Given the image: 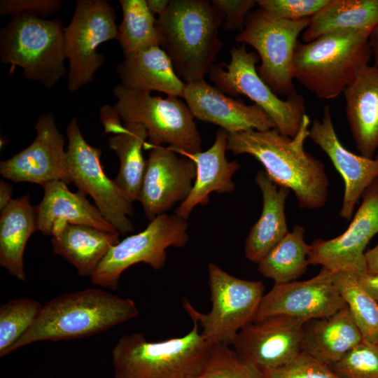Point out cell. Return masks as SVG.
<instances>
[{
  "mask_svg": "<svg viewBox=\"0 0 378 378\" xmlns=\"http://www.w3.org/2000/svg\"><path fill=\"white\" fill-rule=\"evenodd\" d=\"M309 126L306 114L293 137L275 128L227 134V148L234 155L255 158L273 182L293 192L300 208H321L328 199L329 182L323 163L304 150Z\"/></svg>",
  "mask_w": 378,
  "mask_h": 378,
  "instance_id": "1",
  "label": "cell"
},
{
  "mask_svg": "<svg viewBox=\"0 0 378 378\" xmlns=\"http://www.w3.org/2000/svg\"><path fill=\"white\" fill-rule=\"evenodd\" d=\"M136 304L99 288H88L46 302L30 328L10 353L41 341L83 338L105 331L139 315Z\"/></svg>",
  "mask_w": 378,
  "mask_h": 378,
  "instance_id": "2",
  "label": "cell"
},
{
  "mask_svg": "<svg viewBox=\"0 0 378 378\" xmlns=\"http://www.w3.org/2000/svg\"><path fill=\"white\" fill-rule=\"evenodd\" d=\"M224 15L207 0H170L158 16L160 47L186 83L204 80L223 43L218 30Z\"/></svg>",
  "mask_w": 378,
  "mask_h": 378,
  "instance_id": "3",
  "label": "cell"
},
{
  "mask_svg": "<svg viewBox=\"0 0 378 378\" xmlns=\"http://www.w3.org/2000/svg\"><path fill=\"white\" fill-rule=\"evenodd\" d=\"M368 29H342L316 39L298 41L293 57V78L323 99L344 93L372 55Z\"/></svg>",
  "mask_w": 378,
  "mask_h": 378,
  "instance_id": "4",
  "label": "cell"
},
{
  "mask_svg": "<svg viewBox=\"0 0 378 378\" xmlns=\"http://www.w3.org/2000/svg\"><path fill=\"white\" fill-rule=\"evenodd\" d=\"M192 323L187 334L159 342L148 341L139 332L120 337L112 350L114 378H194L212 344Z\"/></svg>",
  "mask_w": 378,
  "mask_h": 378,
  "instance_id": "5",
  "label": "cell"
},
{
  "mask_svg": "<svg viewBox=\"0 0 378 378\" xmlns=\"http://www.w3.org/2000/svg\"><path fill=\"white\" fill-rule=\"evenodd\" d=\"M62 22L31 15L12 16L0 30V61L18 66L27 80L50 89L67 74Z\"/></svg>",
  "mask_w": 378,
  "mask_h": 378,
  "instance_id": "6",
  "label": "cell"
},
{
  "mask_svg": "<svg viewBox=\"0 0 378 378\" xmlns=\"http://www.w3.org/2000/svg\"><path fill=\"white\" fill-rule=\"evenodd\" d=\"M113 93L114 105L124 123L142 125L147 131V148L162 144L177 153L195 154L202 151V139L190 110L175 97L163 98L150 92L132 90L118 84Z\"/></svg>",
  "mask_w": 378,
  "mask_h": 378,
  "instance_id": "7",
  "label": "cell"
},
{
  "mask_svg": "<svg viewBox=\"0 0 378 378\" xmlns=\"http://www.w3.org/2000/svg\"><path fill=\"white\" fill-rule=\"evenodd\" d=\"M208 276L211 310L202 313L186 300L183 306L207 341L231 345L239 330L254 320L265 286L232 276L213 262L208 265Z\"/></svg>",
  "mask_w": 378,
  "mask_h": 378,
  "instance_id": "8",
  "label": "cell"
},
{
  "mask_svg": "<svg viewBox=\"0 0 378 378\" xmlns=\"http://www.w3.org/2000/svg\"><path fill=\"white\" fill-rule=\"evenodd\" d=\"M310 18L288 20L274 18L261 8L251 12L236 41L252 46L261 61L256 68L265 83L278 95L297 94L293 83V57L298 36Z\"/></svg>",
  "mask_w": 378,
  "mask_h": 378,
  "instance_id": "9",
  "label": "cell"
},
{
  "mask_svg": "<svg viewBox=\"0 0 378 378\" xmlns=\"http://www.w3.org/2000/svg\"><path fill=\"white\" fill-rule=\"evenodd\" d=\"M230 53V62L214 66L209 73V79L224 94L249 98L267 113L280 133L295 136L306 115L303 97L297 93L285 100L279 98L257 72L259 56L248 51L244 45L232 47Z\"/></svg>",
  "mask_w": 378,
  "mask_h": 378,
  "instance_id": "10",
  "label": "cell"
},
{
  "mask_svg": "<svg viewBox=\"0 0 378 378\" xmlns=\"http://www.w3.org/2000/svg\"><path fill=\"white\" fill-rule=\"evenodd\" d=\"M187 220L175 214H163L150 221L141 232L127 237L113 245L91 275V282L116 290L125 270L137 263L154 270L162 269L167 261V249L181 248L188 241Z\"/></svg>",
  "mask_w": 378,
  "mask_h": 378,
  "instance_id": "11",
  "label": "cell"
},
{
  "mask_svg": "<svg viewBox=\"0 0 378 378\" xmlns=\"http://www.w3.org/2000/svg\"><path fill=\"white\" fill-rule=\"evenodd\" d=\"M115 13L106 0H78L69 24L64 27V44L69 63L67 87L76 92L94 79L104 63L97 51L103 43L117 39Z\"/></svg>",
  "mask_w": 378,
  "mask_h": 378,
  "instance_id": "12",
  "label": "cell"
},
{
  "mask_svg": "<svg viewBox=\"0 0 378 378\" xmlns=\"http://www.w3.org/2000/svg\"><path fill=\"white\" fill-rule=\"evenodd\" d=\"M66 135V163L71 183L93 199L103 217L120 234L134 231L130 218L133 216L132 204L113 179L105 174L100 160L101 149L85 140L76 118H73L68 125Z\"/></svg>",
  "mask_w": 378,
  "mask_h": 378,
  "instance_id": "13",
  "label": "cell"
},
{
  "mask_svg": "<svg viewBox=\"0 0 378 378\" xmlns=\"http://www.w3.org/2000/svg\"><path fill=\"white\" fill-rule=\"evenodd\" d=\"M305 321L276 315L242 328L231 346L239 357L262 373L292 361L300 352Z\"/></svg>",
  "mask_w": 378,
  "mask_h": 378,
  "instance_id": "14",
  "label": "cell"
},
{
  "mask_svg": "<svg viewBox=\"0 0 378 378\" xmlns=\"http://www.w3.org/2000/svg\"><path fill=\"white\" fill-rule=\"evenodd\" d=\"M362 202L347 229L328 240L311 244L309 265H319L332 272L365 273V249L378 234V176L362 195Z\"/></svg>",
  "mask_w": 378,
  "mask_h": 378,
  "instance_id": "15",
  "label": "cell"
},
{
  "mask_svg": "<svg viewBox=\"0 0 378 378\" xmlns=\"http://www.w3.org/2000/svg\"><path fill=\"white\" fill-rule=\"evenodd\" d=\"M345 307L332 272L322 267L309 279L274 284L264 294L253 321L283 315L307 322L330 316Z\"/></svg>",
  "mask_w": 378,
  "mask_h": 378,
  "instance_id": "16",
  "label": "cell"
},
{
  "mask_svg": "<svg viewBox=\"0 0 378 378\" xmlns=\"http://www.w3.org/2000/svg\"><path fill=\"white\" fill-rule=\"evenodd\" d=\"M32 143L12 158L0 162V174L14 183L29 182L41 186L53 181L71 183L64 150V137L52 112L40 114Z\"/></svg>",
  "mask_w": 378,
  "mask_h": 378,
  "instance_id": "17",
  "label": "cell"
},
{
  "mask_svg": "<svg viewBox=\"0 0 378 378\" xmlns=\"http://www.w3.org/2000/svg\"><path fill=\"white\" fill-rule=\"evenodd\" d=\"M150 149L139 199L149 221L183 202L196 176V166L191 159L179 156L169 146Z\"/></svg>",
  "mask_w": 378,
  "mask_h": 378,
  "instance_id": "18",
  "label": "cell"
},
{
  "mask_svg": "<svg viewBox=\"0 0 378 378\" xmlns=\"http://www.w3.org/2000/svg\"><path fill=\"white\" fill-rule=\"evenodd\" d=\"M182 98L194 118L218 125L227 134L276 129L259 106L228 97L205 80L186 84Z\"/></svg>",
  "mask_w": 378,
  "mask_h": 378,
  "instance_id": "19",
  "label": "cell"
},
{
  "mask_svg": "<svg viewBox=\"0 0 378 378\" xmlns=\"http://www.w3.org/2000/svg\"><path fill=\"white\" fill-rule=\"evenodd\" d=\"M309 138L326 153L344 180L340 216L349 220L358 200L378 176V160L356 155L342 145L335 130L329 105L323 107L321 120L313 121Z\"/></svg>",
  "mask_w": 378,
  "mask_h": 378,
  "instance_id": "20",
  "label": "cell"
},
{
  "mask_svg": "<svg viewBox=\"0 0 378 378\" xmlns=\"http://www.w3.org/2000/svg\"><path fill=\"white\" fill-rule=\"evenodd\" d=\"M44 190L41 202L36 206L38 230L45 235L59 234L67 224L84 225L114 232L117 230L92 205L80 190L70 191L62 181H53L42 186Z\"/></svg>",
  "mask_w": 378,
  "mask_h": 378,
  "instance_id": "21",
  "label": "cell"
},
{
  "mask_svg": "<svg viewBox=\"0 0 378 378\" xmlns=\"http://www.w3.org/2000/svg\"><path fill=\"white\" fill-rule=\"evenodd\" d=\"M227 133L219 130L213 145L206 151L184 155L191 159L196 166V176L188 197L175 210L174 214L187 220L197 205H206L212 192H232L235 189L232 176L239 169L237 161H228L225 156L227 150Z\"/></svg>",
  "mask_w": 378,
  "mask_h": 378,
  "instance_id": "22",
  "label": "cell"
},
{
  "mask_svg": "<svg viewBox=\"0 0 378 378\" xmlns=\"http://www.w3.org/2000/svg\"><path fill=\"white\" fill-rule=\"evenodd\" d=\"M343 94L356 147L361 155L372 158L378 148V66L361 69Z\"/></svg>",
  "mask_w": 378,
  "mask_h": 378,
  "instance_id": "23",
  "label": "cell"
},
{
  "mask_svg": "<svg viewBox=\"0 0 378 378\" xmlns=\"http://www.w3.org/2000/svg\"><path fill=\"white\" fill-rule=\"evenodd\" d=\"M255 181L262 192V210L246 238L244 254L258 264L290 232L285 214L290 190L277 186L262 170L257 172Z\"/></svg>",
  "mask_w": 378,
  "mask_h": 378,
  "instance_id": "24",
  "label": "cell"
},
{
  "mask_svg": "<svg viewBox=\"0 0 378 378\" xmlns=\"http://www.w3.org/2000/svg\"><path fill=\"white\" fill-rule=\"evenodd\" d=\"M363 340L347 307L305 323L301 351L330 366Z\"/></svg>",
  "mask_w": 378,
  "mask_h": 378,
  "instance_id": "25",
  "label": "cell"
},
{
  "mask_svg": "<svg viewBox=\"0 0 378 378\" xmlns=\"http://www.w3.org/2000/svg\"><path fill=\"white\" fill-rule=\"evenodd\" d=\"M124 57L116 67L120 84L132 90L158 91L168 97L182 98L186 84L178 76L169 56L160 46Z\"/></svg>",
  "mask_w": 378,
  "mask_h": 378,
  "instance_id": "26",
  "label": "cell"
},
{
  "mask_svg": "<svg viewBox=\"0 0 378 378\" xmlns=\"http://www.w3.org/2000/svg\"><path fill=\"white\" fill-rule=\"evenodd\" d=\"M38 230L36 206L29 195L13 199L1 211L0 265L20 281L27 279L24 270V252L30 236Z\"/></svg>",
  "mask_w": 378,
  "mask_h": 378,
  "instance_id": "27",
  "label": "cell"
},
{
  "mask_svg": "<svg viewBox=\"0 0 378 378\" xmlns=\"http://www.w3.org/2000/svg\"><path fill=\"white\" fill-rule=\"evenodd\" d=\"M119 237L118 232L67 224L59 234L52 237L51 244L53 253L71 264L78 275L90 277Z\"/></svg>",
  "mask_w": 378,
  "mask_h": 378,
  "instance_id": "28",
  "label": "cell"
},
{
  "mask_svg": "<svg viewBox=\"0 0 378 378\" xmlns=\"http://www.w3.org/2000/svg\"><path fill=\"white\" fill-rule=\"evenodd\" d=\"M378 25V0H331L310 18L302 34V42H311L337 29L372 31Z\"/></svg>",
  "mask_w": 378,
  "mask_h": 378,
  "instance_id": "29",
  "label": "cell"
},
{
  "mask_svg": "<svg viewBox=\"0 0 378 378\" xmlns=\"http://www.w3.org/2000/svg\"><path fill=\"white\" fill-rule=\"evenodd\" d=\"M125 131L108 139V145L119 158L115 183L132 204L139 201L146 168L142 149L148 138L146 129L138 123H124Z\"/></svg>",
  "mask_w": 378,
  "mask_h": 378,
  "instance_id": "30",
  "label": "cell"
},
{
  "mask_svg": "<svg viewBox=\"0 0 378 378\" xmlns=\"http://www.w3.org/2000/svg\"><path fill=\"white\" fill-rule=\"evenodd\" d=\"M304 229L295 225L258 263V272L274 284L296 281L307 270L311 245L304 241Z\"/></svg>",
  "mask_w": 378,
  "mask_h": 378,
  "instance_id": "31",
  "label": "cell"
},
{
  "mask_svg": "<svg viewBox=\"0 0 378 378\" xmlns=\"http://www.w3.org/2000/svg\"><path fill=\"white\" fill-rule=\"evenodd\" d=\"M122 10L117 40L123 55L160 46L158 20L149 10L146 0H120Z\"/></svg>",
  "mask_w": 378,
  "mask_h": 378,
  "instance_id": "32",
  "label": "cell"
},
{
  "mask_svg": "<svg viewBox=\"0 0 378 378\" xmlns=\"http://www.w3.org/2000/svg\"><path fill=\"white\" fill-rule=\"evenodd\" d=\"M358 275L347 271L332 272V279L363 340L378 344V302L363 288Z\"/></svg>",
  "mask_w": 378,
  "mask_h": 378,
  "instance_id": "33",
  "label": "cell"
},
{
  "mask_svg": "<svg viewBox=\"0 0 378 378\" xmlns=\"http://www.w3.org/2000/svg\"><path fill=\"white\" fill-rule=\"evenodd\" d=\"M42 307L27 298L13 299L0 307V357L10 354L11 348L34 324Z\"/></svg>",
  "mask_w": 378,
  "mask_h": 378,
  "instance_id": "34",
  "label": "cell"
},
{
  "mask_svg": "<svg viewBox=\"0 0 378 378\" xmlns=\"http://www.w3.org/2000/svg\"><path fill=\"white\" fill-rule=\"evenodd\" d=\"M225 344H212L209 356L194 378H263V373L243 360Z\"/></svg>",
  "mask_w": 378,
  "mask_h": 378,
  "instance_id": "35",
  "label": "cell"
},
{
  "mask_svg": "<svg viewBox=\"0 0 378 378\" xmlns=\"http://www.w3.org/2000/svg\"><path fill=\"white\" fill-rule=\"evenodd\" d=\"M330 367L341 378H378V344L363 340Z\"/></svg>",
  "mask_w": 378,
  "mask_h": 378,
  "instance_id": "36",
  "label": "cell"
},
{
  "mask_svg": "<svg viewBox=\"0 0 378 378\" xmlns=\"http://www.w3.org/2000/svg\"><path fill=\"white\" fill-rule=\"evenodd\" d=\"M331 0H258V6L280 19L297 20L311 18Z\"/></svg>",
  "mask_w": 378,
  "mask_h": 378,
  "instance_id": "37",
  "label": "cell"
},
{
  "mask_svg": "<svg viewBox=\"0 0 378 378\" xmlns=\"http://www.w3.org/2000/svg\"><path fill=\"white\" fill-rule=\"evenodd\" d=\"M263 378H341L330 366L300 352L288 364L263 373Z\"/></svg>",
  "mask_w": 378,
  "mask_h": 378,
  "instance_id": "38",
  "label": "cell"
},
{
  "mask_svg": "<svg viewBox=\"0 0 378 378\" xmlns=\"http://www.w3.org/2000/svg\"><path fill=\"white\" fill-rule=\"evenodd\" d=\"M60 0H1L0 15H31L50 17L61 8Z\"/></svg>",
  "mask_w": 378,
  "mask_h": 378,
  "instance_id": "39",
  "label": "cell"
},
{
  "mask_svg": "<svg viewBox=\"0 0 378 378\" xmlns=\"http://www.w3.org/2000/svg\"><path fill=\"white\" fill-rule=\"evenodd\" d=\"M211 2L225 16L223 28L239 32L244 28L251 10L258 6L256 0H213Z\"/></svg>",
  "mask_w": 378,
  "mask_h": 378,
  "instance_id": "40",
  "label": "cell"
},
{
  "mask_svg": "<svg viewBox=\"0 0 378 378\" xmlns=\"http://www.w3.org/2000/svg\"><path fill=\"white\" fill-rule=\"evenodd\" d=\"M99 119L104 128V133L118 134L125 131V127L121 124V118L114 106L104 105L100 110Z\"/></svg>",
  "mask_w": 378,
  "mask_h": 378,
  "instance_id": "41",
  "label": "cell"
},
{
  "mask_svg": "<svg viewBox=\"0 0 378 378\" xmlns=\"http://www.w3.org/2000/svg\"><path fill=\"white\" fill-rule=\"evenodd\" d=\"M358 276L363 288L378 302V274H371L365 272Z\"/></svg>",
  "mask_w": 378,
  "mask_h": 378,
  "instance_id": "42",
  "label": "cell"
},
{
  "mask_svg": "<svg viewBox=\"0 0 378 378\" xmlns=\"http://www.w3.org/2000/svg\"><path fill=\"white\" fill-rule=\"evenodd\" d=\"M366 272L371 274H378V244L365 252Z\"/></svg>",
  "mask_w": 378,
  "mask_h": 378,
  "instance_id": "43",
  "label": "cell"
},
{
  "mask_svg": "<svg viewBox=\"0 0 378 378\" xmlns=\"http://www.w3.org/2000/svg\"><path fill=\"white\" fill-rule=\"evenodd\" d=\"M13 188L10 184L4 181H0V210L4 209L13 200L11 196Z\"/></svg>",
  "mask_w": 378,
  "mask_h": 378,
  "instance_id": "44",
  "label": "cell"
},
{
  "mask_svg": "<svg viewBox=\"0 0 378 378\" xmlns=\"http://www.w3.org/2000/svg\"><path fill=\"white\" fill-rule=\"evenodd\" d=\"M170 0H146L147 6L150 12L158 16L162 14L167 8Z\"/></svg>",
  "mask_w": 378,
  "mask_h": 378,
  "instance_id": "45",
  "label": "cell"
},
{
  "mask_svg": "<svg viewBox=\"0 0 378 378\" xmlns=\"http://www.w3.org/2000/svg\"><path fill=\"white\" fill-rule=\"evenodd\" d=\"M369 41L374 59V65L378 66V25L371 32Z\"/></svg>",
  "mask_w": 378,
  "mask_h": 378,
  "instance_id": "46",
  "label": "cell"
},
{
  "mask_svg": "<svg viewBox=\"0 0 378 378\" xmlns=\"http://www.w3.org/2000/svg\"><path fill=\"white\" fill-rule=\"evenodd\" d=\"M376 159H377V160H378V155H377V158H376Z\"/></svg>",
  "mask_w": 378,
  "mask_h": 378,
  "instance_id": "47",
  "label": "cell"
}]
</instances>
